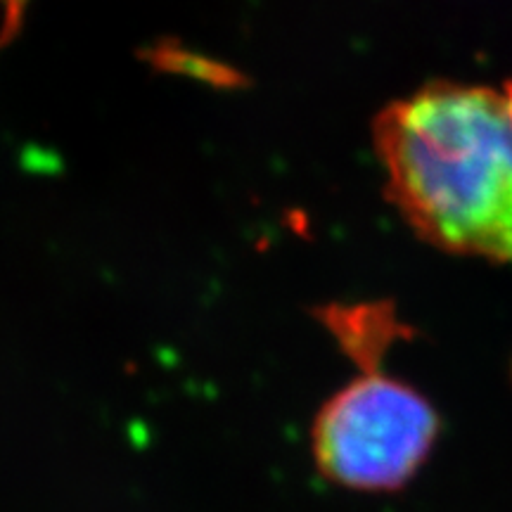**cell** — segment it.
Returning <instances> with one entry per match:
<instances>
[{
	"mask_svg": "<svg viewBox=\"0 0 512 512\" xmlns=\"http://www.w3.org/2000/svg\"><path fill=\"white\" fill-rule=\"evenodd\" d=\"M387 190L415 233L453 254L512 261V140L503 91L430 83L375 121Z\"/></svg>",
	"mask_w": 512,
	"mask_h": 512,
	"instance_id": "1",
	"label": "cell"
},
{
	"mask_svg": "<svg viewBox=\"0 0 512 512\" xmlns=\"http://www.w3.org/2000/svg\"><path fill=\"white\" fill-rule=\"evenodd\" d=\"M439 427V413L411 384L380 370L361 373L313 420V463L342 489L396 494L427 463Z\"/></svg>",
	"mask_w": 512,
	"mask_h": 512,
	"instance_id": "2",
	"label": "cell"
},
{
	"mask_svg": "<svg viewBox=\"0 0 512 512\" xmlns=\"http://www.w3.org/2000/svg\"><path fill=\"white\" fill-rule=\"evenodd\" d=\"M320 318L361 373H377L392 344L411 337L392 304L328 306L320 311Z\"/></svg>",
	"mask_w": 512,
	"mask_h": 512,
	"instance_id": "3",
	"label": "cell"
},
{
	"mask_svg": "<svg viewBox=\"0 0 512 512\" xmlns=\"http://www.w3.org/2000/svg\"><path fill=\"white\" fill-rule=\"evenodd\" d=\"M3 3H5V24H8V34L5 36H10V31L17 27V19L22 17L27 0H3Z\"/></svg>",
	"mask_w": 512,
	"mask_h": 512,
	"instance_id": "4",
	"label": "cell"
},
{
	"mask_svg": "<svg viewBox=\"0 0 512 512\" xmlns=\"http://www.w3.org/2000/svg\"><path fill=\"white\" fill-rule=\"evenodd\" d=\"M503 98H505V117H508V131H510V140H512V79L505 81V86L501 88Z\"/></svg>",
	"mask_w": 512,
	"mask_h": 512,
	"instance_id": "5",
	"label": "cell"
}]
</instances>
